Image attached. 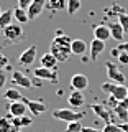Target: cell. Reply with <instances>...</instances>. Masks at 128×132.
Masks as SVG:
<instances>
[{
	"label": "cell",
	"mask_w": 128,
	"mask_h": 132,
	"mask_svg": "<svg viewBox=\"0 0 128 132\" xmlns=\"http://www.w3.org/2000/svg\"><path fill=\"white\" fill-rule=\"evenodd\" d=\"M71 43H72V40L69 38L67 35H63V31H57L54 40L51 41L49 53H53L54 58L59 61V63H64V61H67L69 58H71V55H72Z\"/></svg>",
	"instance_id": "obj_1"
},
{
	"label": "cell",
	"mask_w": 128,
	"mask_h": 132,
	"mask_svg": "<svg viewBox=\"0 0 128 132\" xmlns=\"http://www.w3.org/2000/svg\"><path fill=\"white\" fill-rule=\"evenodd\" d=\"M117 60H118L120 64H126L128 66V53H120V56H118Z\"/></svg>",
	"instance_id": "obj_33"
},
{
	"label": "cell",
	"mask_w": 128,
	"mask_h": 132,
	"mask_svg": "<svg viewBox=\"0 0 128 132\" xmlns=\"http://www.w3.org/2000/svg\"><path fill=\"white\" fill-rule=\"evenodd\" d=\"M2 33H3V36H5L7 40H10V41H18V40L23 36V27H22L20 23H12V25H8V27L3 28Z\"/></svg>",
	"instance_id": "obj_5"
},
{
	"label": "cell",
	"mask_w": 128,
	"mask_h": 132,
	"mask_svg": "<svg viewBox=\"0 0 128 132\" xmlns=\"http://www.w3.org/2000/svg\"><path fill=\"white\" fill-rule=\"evenodd\" d=\"M7 109H8L12 117H22V116H26L28 106L25 101H16V102H10Z\"/></svg>",
	"instance_id": "obj_8"
},
{
	"label": "cell",
	"mask_w": 128,
	"mask_h": 132,
	"mask_svg": "<svg viewBox=\"0 0 128 132\" xmlns=\"http://www.w3.org/2000/svg\"><path fill=\"white\" fill-rule=\"evenodd\" d=\"M87 86H89V78L85 76V74L77 73V74H74V76L71 78L72 91H84V89H87Z\"/></svg>",
	"instance_id": "obj_10"
},
{
	"label": "cell",
	"mask_w": 128,
	"mask_h": 132,
	"mask_svg": "<svg viewBox=\"0 0 128 132\" xmlns=\"http://www.w3.org/2000/svg\"><path fill=\"white\" fill-rule=\"evenodd\" d=\"M81 132H104V130L95 129V127H82V130H81Z\"/></svg>",
	"instance_id": "obj_36"
},
{
	"label": "cell",
	"mask_w": 128,
	"mask_h": 132,
	"mask_svg": "<svg viewBox=\"0 0 128 132\" xmlns=\"http://www.w3.org/2000/svg\"><path fill=\"white\" fill-rule=\"evenodd\" d=\"M33 74H35V78H38V79H48L51 82L57 81V73L54 69H48V68H43V66L33 69Z\"/></svg>",
	"instance_id": "obj_9"
},
{
	"label": "cell",
	"mask_w": 128,
	"mask_h": 132,
	"mask_svg": "<svg viewBox=\"0 0 128 132\" xmlns=\"http://www.w3.org/2000/svg\"><path fill=\"white\" fill-rule=\"evenodd\" d=\"M0 132H20V129L12 122V116L0 117Z\"/></svg>",
	"instance_id": "obj_19"
},
{
	"label": "cell",
	"mask_w": 128,
	"mask_h": 132,
	"mask_svg": "<svg viewBox=\"0 0 128 132\" xmlns=\"http://www.w3.org/2000/svg\"><path fill=\"white\" fill-rule=\"evenodd\" d=\"M102 91L109 93L110 96H113L117 101H123L125 97H128V88H125V84H117V82L107 81L102 84Z\"/></svg>",
	"instance_id": "obj_3"
},
{
	"label": "cell",
	"mask_w": 128,
	"mask_h": 132,
	"mask_svg": "<svg viewBox=\"0 0 128 132\" xmlns=\"http://www.w3.org/2000/svg\"><path fill=\"white\" fill-rule=\"evenodd\" d=\"M36 51H38V48H36V45H31L30 48H26L23 53H20L18 56V63L22 66H31L33 61H35L36 58Z\"/></svg>",
	"instance_id": "obj_6"
},
{
	"label": "cell",
	"mask_w": 128,
	"mask_h": 132,
	"mask_svg": "<svg viewBox=\"0 0 128 132\" xmlns=\"http://www.w3.org/2000/svg\"><path fill=\"white\" fill-rule=\"evenodd\" d=\"M13 10H5V12H2V15H0V28H5L8 27V25H12L13 23Z\"/></svg>",
	"instance_id": "obj_22"
},
{
	"label": "cell",
	"mask_w": 128,
	"mask_h": 132,
	"mask_svg": "<svg viewBox=\"0 0 128 132\" xmlns=\"http://www.w3.org/2000/svg\"><path fill=\"white\" fill-rule=\"evenodd\" d=\"M33 3V0H18V7L23 8V10H28V7H30Z\"/></svg>",
	"instance_id": "obj_32"
},
{
	"label": "cell",
	"mask_w": 128,
	"mask_h": 132,
	"mask_svg": "<svg viewBox=\"0 0 128 132\" xmlns=\"http://www.w3.org/2000/svg\"><path fill=\"white\" fill-rule=\"evenodd\" d=\"M104 48H105V41L94 38L92 41H90V46H89V50H90V58L95 61L97 58L104 53Z\"/></svg>",
	"instance_id": "obj_12"
},
{
	"label": "cell",
	"mask_w": 128,
	"mask_h": 132,
	"mask_svg": "<svg viewBox=\"0 0 128 132\" xmlns=\"http://www.w3.org/2000/svg\"><path fill=\"white\" fill-rule=\"evenodd\" d=\"M0 15H2V8H0Z\"/></svg>",
	"instance_id": "obj_40"
},
{
	"label": "cell",
	"mask_w": 128,
	"mask_h": 132,
	"mask_svg": "<svg viewBox=\"0 0 128 132\" xmlns=\"http://www.w3.org/2000/svg\"><path fill=\"white\" fill-rule=\"evenodd\" d=\"M94 38L102 40V41H107L109 38H112V35H110V28H109V25H104V23L97 25V27L94 28Z\"/></svg>",
	"instance_id": "obj_14"
},
{
	"label": "cell",
	"mask_w": 128,
	"mask_h": 132,
	"mask_svg": "<svg viewBox=\"0 0 128 132\" xmlns=\"http://www.w3.org/2000/svg\"><path fill=\"white\" fill-rule=\"evenodd\" d=\"M120 104H122V106H123V107H125V109L128 111V97H125L123 101H120Z\"/></svg>",
	"instance_id": "obj_39"
},
{
	"label": "cell",
	"mask_w": 128,
	"mask_h": 132,
	"mask_svg": "<svg viewBox=\"0 0 128 132\" xmlns=\"http://www.w3.org/2000/svg\"><path fill=\"white\" fill-rule=\"evenodd\" d=\"M118 23L122 25L125 33H128V13H118Z\"/></svg>",
	"instance_id": "obj_29"
},
{
	"label": "cell",
	"mask_w": 128,
	"mask_h": 132,
	"mask_svg": "<svg viewBox=\"0 0 128 132\" xmlns=\"http://www.w3.org/2000/svg\"><path fill=\"white\" fill-rule=\"evenodd\" d=\"M71 51H72V55L84 56V53L87 51V43H85L84 40H81V38L72 40V43H71Z\"/></svg>",
	"instance_id": "obj_18"
},
{
	"label": "cell",
	"mask_w": 128,
	"mask_h": 132,
	"mask_svg": "<svg viewBox=\"0 0 128 132\" xmlns=\"http://www.w3.org/2000/svg\"><path fill=\"white\" fill-rule=\"evenodd\" d=\"M120 130L122 132H128V122H122L120 124Z\"/></svg>",
	"instance_id": "obj_37"
},
{
	"label": "cell",
	"mask_w": 128,
	"mask_h": 132,
	"mask_svg": "<svg viewBox=\"0 0 128 132\" xmlns=\"http://www.w3.org/2000/svg\"><path fill=\"white\" fill-rule=\"evenodd\" d=\"M3 68H8V58H7V55L0 53V71H2Z\"/></svg>",
	"instance_id": "obj_31"
},
{
	"label": "cell",
	"mask_w": 128,
	"mask_h": 132,
	"mask_svg": "<svg viewBox=\"0 0 128 132\" xmlns=\"http://www.w3.org/2000/svg\"><path fill=\"white\" fill-rule=\"evenodd\" d=\"M5 82H7V74L3 71H0V89L5 86Z\"/></svg>",
	"instance_id": "obj_35"
},
{
	"label": "cell",
	"mask_w": 128,
	"mask_h": 132,
	"mask_svg": "<svg viewBox=\"0 0 128 132\" xmlns=\"http://www.w3.org/2000/svg\"><path fill=\"white\" fill-rule=\"evenodd\" d=\"M90 109L94 111V114H97L100 119H104L105 124H112L113 119H112V112L109 111V107L105 104H100V102H94L92 106H90Z\"/></svg>",
	"instance_id": "obj_7"
},
{
	"label": "cell",
	"mask_w": 128,
	"mask_h": 132,
	"mask_svg": "<svg viewBox=\"0 0 128 132\" xmlns=\"http://www.w3.org/2000/svg\"><path fill=\"white\" fill-rule=\"evenodd\" d=\"M12 81H13V84L16 86H22V88H31V79L28 76H25L23 73L20 71H13L12 73Z\"/></svg>",
	"instance_id": "obj_13"
},
{
	"label": "cell",
	"mask_w": 128,
	"mask_h": 132,
	"mask_svg": "<svg viewBox=\"0 0 128 132\" xmlns=\"http://www.w3.org/2000/svg\"><path fill=\"white\" fill-rule=\"evenodd\" d=\"M25 102H26V106H28V111H30L33 116H40V114H43L44 111H46V106H44V102H41V101L25 99Z\"/></svg>",
	"instance_id": "obj_15"
},
{
	"label": "cell",
	"mask_w": 128,
	"mask_h": 132,
	"mask_svg": "<svg viewBox=\"0 0 128 132\" xmlns=\"http://www.w3.org/2000/svg\"><path fill=\"white\" fill-rule=\"evenodd\" d=\"M48 8L49 10H54V12H59V10H64L67 7V0H48Z\"/></svg>",
	"instance_id": "obj_24"
},
{
	"label": "cell",
	"mask_w": 128,
	"mask_h": 132,
	"mask_svg": "<svg viewBox=\"0 0 128 132\" xmlns=\"http://www.w3.org/2000/svg\"><path fill=\"white\" fill-rule=\"evenodd\" d=\"M110 55H112L113 58H118V56H120V51H118V50H117V48H113V50H112V51H110Z\"/></svg>",
	"instance_id": "obj_38"
},
{
	"label": "cell",
	"mask_w": 128,
	"mask_h": 132,
	"mask_svg": "<svg viewBox=\"0 0 128 132\" xmlns=\"http://www.w3.org/2000/svg\"><path fill=\"white\" fill-rule=\"evenodd\" d=\"M46 3H48V0H33V3L30 7H28V18L30 20H35V18H38V16L41 15V12H43V8L46 7Z\"/></svg>",
	"instance_id": "obj_11"
},
{
	"label": "cell",
	"mask_w": 128,
	"mask_h": 132,
	"mask_svg": "<svg viewBox=\"0 0 128 132\" xmlns=\"http://www.w3.org/2000/svg\"><path fill=\"white\" fill-rule=\"evenodd\" d=\"M109 28H110V35H112V38L117 40L118 43H122L123 36H125V30L122 28V25L118 23V22H115V23H110Z\"/></svg>",
	"instance_id": "obj_20"
},
{
	"label": "cell",
	"mask_w": 128,
	"mask_h": 132,
	"mask_svg": "<svg viewBox=\"0 0 128 132\" xmlns=\"http://www.w3.org/2000/svg\"><path fill=\"white\" fill-rule=\"evenodd\" d=\"M13 16H15V20H16L20 25L26 23L28 20H30V18H28V12L23 10V8H20V7H16L15 10H13Z\"/></svg>",
	"instance_id": "obj_25"
},
{
	"label": "cell",
	"mask_w": 128,
	"mask_h": 132,
	"mask_svg": "<svg viewBox=\"0 0 128 132\" xmlns=\"http://www.w3.org/2000/svg\"><path fill=\"white\" fill-rule=\"evenodd\" d=\"M81 7H82V3H81V0H67V13L69 15H74V13H77V10H81Z\"/></svg>",
	"instance_id": "obj_27"
},
{
	"label": "cell",
	"mask_w": 128,
	"mask_h": 132,
	"mask_svg": "<svg viewBox=\"0 0 128 132\" xmlns=\"http://www.w3.org/2000/svg\"><path fill=\"white\" fill-rule=\"evenodd\" d=\"M117 50L120 53H128V41H122V43H118Z\"/></svg>",
	"instance_id": "obj_34"
},
{
	"label": "cell",
	"mask_w": 128,
	"mask_h": 132,
	"mask_svg": "<svg viewBox=\"0 0 128 132\" xmlns=\"http://www.w3.org/2000/svg\"><path fill=\"white\" fill-rule=\"evenodd\" d=\"M3 97L7 99V101H10V102H16V101H25V97H23V94L20 93L16 88H8L5 93H3Z\"/></svg>",
	"instance_id": "obj_21"
},
{
	"label": "cell",
	"mask_w": 128,
	"mask_h": 132,
	"mask_svg": "<svg viewBox=\"0 0 128 132\" xmlns=\"http://www.w3.org/2000/svg\"><path fill=\"white\" fill-rule=\"evenodd\" d=\"M69 106L71 107H81L85 104V96L82 91H72L71 94H69Z\"/></svg>",
	"instance_id": "obj_17"
},
{
	"label": "cell",
	"mask_w": 128,
	"mask_h": 132,
	"mask_svg": "<svg viewBox=\"0 0 128 132\" xmlns=\"http://www.w3.org/2000/svg\"><path fill=\"white\" fill-rule=\"evenodd\" d=\"M57 63L59 61L54 58V55L53 53H44L43 56H41V60H40V64L43 66V68H48V69H54L56 71V68H57Z\"/></svg>",
	"instance_id": "obj_16"
},
{
	"label": "cell",
	"mask_w": 128,
	"mask_h": 132,
	"mask_svg": "<svg viewBox=\"0 0 128 132\" xmlns=\"http://www.w3.org/2000/svg\"><path fill=\"white\" fill-rule=\"evenodd\" d=\"M105 66H107V78H109L110 81H112V82H117V84H125L126 78H125V74L118 69L117 64L112 63V61H107Z\"/></svg>",
	"instance_id": "obj_4"
},
{
	"label": "cell",
	"mask_w": 128,
	"mask_h": 132,
	"mask_svg": "<svg viewBox=\"0 0 128 132\" xmlns=\"http://www.w3.org/2000/svg\"><path fill=\"white\" fill-rule=\"evenodd\" d=\"M12 122L15 124L18 129H22V127H28L30 124H33V117L30 116H22V117H12Z\"/></svg>",
	"instance_id": "obj_23"
},
{
	"label": "cell",
	"mask_w": 128,
	"mask_h": 132,
	"mask_svg": "<svg viewBox=\"0 0 128 132\" xmlns=\"http://www.w3.org/2000/svg\"><path fill=\"white\" fill-rule=\"evenodd\" d=\"M104 132H120V126H117V124H105V127L102 129Z\"/></svg>",
	"instance_id": "obj_30"
},
{
	"label": "cell",
	"mask_w": 128,
	"mask_h": 132,
	"mask_svg": "<svg viewBox=\"0 0 128 132\" xmlns=\"http://www.w3.org/2000/svg\"><path fill=\"white\" fill-rule=\"evenodd\" d=\"M84 116H85V112H82V111H72V109H67V107L56 109L54 112H53V117H54V119H57V121H64L67 124L81 121Z\"/></svg>",
	"instance_id": "obj_2"
},
{
	"label": "cell",
	"mask_w": 128,
	"mask_h": 132,
	"mask_svg": "<svg viewBox=\"0 0 128 132\" xmlns=\"http://www.w3.org/2000/svg\"><path fill=\"white\" fill-rule=\"evenodd\" d=\"M82 127H84V126L81 124V121H77V122H69L67 127H66V132H81Z\"/></svg>",
	"instance_id": "obj_28"
},
{
	"label": "cell",
	"mask_w": 128,
	"mask_h": 132,
	"mask_svg": "<svg viewBox=\"0 0 128 132\" xmlns=\"http://www.w3.org/2000/svg\"><path fill=\"white\" fill-rule=\"evenodd\" d=\"M113 114L117 116V117L120 119L122 122H128V111L120 104V102H118V106H117V107H113Z\"/></svg>",
	"instance_id": "obj_26"
}]
</instances>
